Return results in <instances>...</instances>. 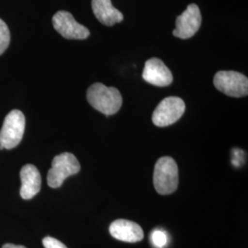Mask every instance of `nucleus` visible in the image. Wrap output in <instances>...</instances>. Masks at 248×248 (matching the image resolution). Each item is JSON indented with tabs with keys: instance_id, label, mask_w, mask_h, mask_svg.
Returning a JSON list of instances; mask_svg holds the SVG:
<instances>
[{
	"instance_id": "nucleus-17",
	"label": "nucleus",
	"mask_w": 248,
	"mask_h": 248,
	"mask_svg": "<svg viewBox=\"0 0 248 248\" xmlns=\"http://www.w3.org/2000/svg\"><path fill=\"white\" fill-rule=\"evenodd\" d=\"M3 149H4V147L2 145H0V150H3Z\"/></svg>"
},
{
	"instance_id": "nucleus-6",
	"label": "nucleus",
	"mask_w": 248,
	"mask_h": 248,
	"mask_svg": "<svg viewBox=\"0 0 248 248\" xmlns=\"http://www.w3.org/2000/svg\"><path fill=\"white\" fill-rule=\"evenodd\" d=\"M185 102L178 97L164 98L155 109L152 121L157 127H167L177 123L184 114Z\"/></svg>"
},
{
	"instance_id": "nucleus-11",
	"label": "nucleus",
	"mask_w": 248,
	"mask_h": 248,
	"mask_svg": "<svg viewBox=\"0 0 248 248\" xmlns=\"http://www.w3.org/2000/svg\"><path fill=\"white\" fill-rule=\"evenodd\" d=\"M20 179L19 194L23 200H31L40 192L42 177L35 166L30 164L24 166L20 170Z\"/></svg>"
},
{
	"instance_id": "nucleus-13",
	"label": "nucleus",
	"mask_w": 248,
	"mask_h": 248,
	"mask_svg": "<svg viewBox=\"0 0 248 248\" xmlns=\"http://www.w3.org/2000/svg\"><path fill=\"white\" fill-rule=\"evenodd\" d=\"M10 43V32L9 27L0 18V55L4 53Z\"/></svg>"
},
{
	"instance_id": "nucleus-16",
	"label": "nucleus",
	"mask_w": 248,
	"mask_h": 248,
	"mask_svg": "<svg viewBox=\"0 0 248 248\" xmlns=\"http://www.w3.org/2000/svg\"><path fill=\"white\" fill-rule=\"evenodd\" d=\"M2 248H27L23 246H17V245H13V244H6L4 245Z\"/></svg>"
},
{
	"instance_id": "nucleus-14",
	"label": "nucleus",
	"mask_w": 248,
	"mask_h": 248,
	"mask_svg": "<svg viewBox=\"0 0 248 248\" xmlns=\"http://www.w3.org/2000/svg\"><path fill=\"white\" fill-rule=\"evenodd\" d=\"M151 241L155 248H164L168 245L169 237L165 231L155 230L151 233Z\"/></svg>"
},
{
	"instance_id": "nucleus-1",
	"label": "nucleus",
	"mask_w": 248,
	"mask_h": 248,
	"mask_svg": "<svg viewBox=\"0 0 248 248\" xmlns=\"http://www.w3.org/2000/svg\"><path fill=\"white\" fill-rule=\"evenodd\" d=\"M87 98L91 106L107 116L115 114L123 105L120 91L113 87H106L101 83H96L89 87Z\"/></svg>"
},
{
	"instance_id": "nucleus-2",
	"label": "nucleus",
	"mask_w": 248,
	"mask_h": 248,
	"mask_svg": "<svg viewBox=\"0 0 248 248\" xmlns=\"http://www.w3.org/2000/svg\"><path fill=\"white\" fill-rule=\"evenodd\" d=\"M178 168L176 161L170 156L158 159L154 171V186L161 195L172 194L178 186Z\"/></svg>"
},
{
	"instance_id": "nucleus-12",
	"label": "nucleus",
	"mask_w": 248,
	"mask_h": 248,
	"mask_svg": "<svg viewBox=\"0 0 248 248\" xmlns=\"http://www.w3.org/2000/svg\"><path fill=\"white\" fill-rule=\"evenodd\" d=\"M92 10L98 21L106 26H113L124 20L123 13L112 6L110 0H92Z\"/></svg>"
},
{
	"instance_id": "nucleus-10",
	"label": "nucleus",
	"mask_w": 248,
	"mask_h": 248,
	"mask_svg": "<svg viewBox=\"0 0 248 248\" xmlns=\"http://www.w3.org/2000/svg\"><path fill=\"white\" fill-rule=\"evenodd\" d=\"M109 232L115 239L127 242L137 243L143 239L142 227L136 222L128 220H116L109 226Z\"/></svg>"
},
{
	"instance_id": "nucleus-3",
	"label": "nucleus",
	"mask_w": 248,
	"mask_h": 248,
	"mask_svg": "<svg viewBox=\"0 0 248 248\" xmlns=\"http://www.w3.org/2000/svg\"><path fill=\"white\" fill-rule=\"evenodd\" d=\"M80 169L79 162L73 154L62 153L53 158L52 169L47 175V183L53 188L60 187L67 177L78 174Z\"/></svg>"
},
{
	"instance_id": "nucleus-9",
	"label": "nucleus",
	"mask_w": 248,
	"mask_h": 248,
	"mask_svg": "<svg viewBox=\"0 0 248 248\" xmlns=\"http://www.w3.org/2000/svg\"><path fill=\"white\" fill-rule=\"evenodd\" d=\"M142 78L156 87H168L173 82L172 73L169 67L158 58H151L144 64Z\"/></svg>"
},
{
	"instance_id": "nucleus-15",
	"label": "nucleus",
	"mask_w": 248,
	"mask_h": 248,
	"mask_svg": "<svg viewBox=\"0 0 248 248\" xmlns=\"http://www.w3.org/2000/svg\"><path fill=\"white\" fill-rule=\"evenodd\" d=\"M43 245L45 248H67L62 242L51 236H47L44 238Z\"/></svg>"
},
{
	"instance_id": "nucleus-4",
	"label": "nucleus",
	"mask_w": 248,
	"mask_h": 248,
	"mask_svg": "<svg viewBox=\"0 0 248 248\" xmlns=\"http://www.w3.org/2000/svg\"><path fill=\"white\" fill-rule=\"evenodd\" d=\"M25 130V116L18 110L13 109L6 116L0 130V145L4 149L15 148L22 140Z\"/></svg>"
},
{
	"instance_id": "nucleus-7",
	"label": "nucleus",
	"mask_w": 248,
	"mask_h": 248,
	"mask_svg": "<svg viewBox=\"0 0 248 248\" xmlns=\"http://www.w3.org/2000/svg\"><path fill=\"white\" fill-rule=\"evenodd\" d=\"M53 25L57 32L69 40H85L90 34L87 27L79 24L72 16L71 13L63 10L54 14Z\"/></svg>"
},
{
	"instance_id": "nucleus-8",
	"label": "nucleus",
	"mask_w": 248,
	"mask_h": 248,
	"mask_svg": "<svg viewBox=\"0 0 248 248\" xmlns=\"http://www.w3.org/2000/svg\"><path fill=\"white\" fill-rule=\"evenodd\" d=\"M202 14L196 4H190L176 19V29L173 35L179 39H189L196 34L202 25Z\"/></svg>"
},
{
	"instance_id": "nucleus-5",
	"label": "nucleus",
	"mask_w": 248,
	"mask_h": 248,
	"mask_svg": "<svg viewBox=\"0 0 248 248\" xmlns=\"http://www.w3.org/2000/svg\"><path fill=\"white\" fill-rule=\"evenodd\" d=\"M215 88L232 98L246 97L248 94V78L238 72H217L213 78Z\"/></svg>"
}]
</instances>
